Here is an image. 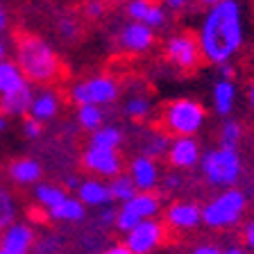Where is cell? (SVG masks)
<instances>
[{
    "instance_id": "45",
    "label": "cell",
    "mask_w": 254,
    "mask_h": 254,
    "mask_svg": "<svg viewBox=\"0 0 254 254\" xmlns=\"http://www.w3.org/2000/svg\"><path fill=\"white\" fill-rule=\"evenodd\" d=\"M7 127H9V118H7L5 114H2V111H0V134L5 132Z\"/></svg>"
},
{
    "instance_id": "41",
    "label": "cell",
    "mask_w": 254,
    "mask_h": 254,
    "mask_svg": "<svg viewBox=\"0 0 254 254\" xmlns=\"http://www.w3.org/2000/svg\"><path fill=\"white\" fill-rule=\"evenodd\" d=\"M107 252H109V254H129V250H127L125 243H114V245H109V248H107Z\"/></svg>"
},
{
    "instance_id": "13",
    "label": "cell",
    "mask_w": 254,
    "mask_h": 254,
    "mask_svg": "<svg viewBox=\"0 0 254 254\" xmlns=\"http://www.w3.org/2000/svg\"><path fill=\"white\" fill-rule=\"evenodd\" d=\"M168 164L177 170H190L200 164L202 148L195 141V136H173L168 145Z\"/></svg>"
},
{
    "instance_id": "31",
    "label": "cell",
    "mask_w": 254,
    "mask_h": 254,
    "mask_svg": "<svg viewBox=\"0 0 254 254\" xmlns=\"http://www.w3.org/2000/svg\"><path fill=\"white\" fill-rule=\"evenodd\" d=\"M57 32L64 41H75L79 37V23L75 16H62L57 21Z\"/></svg>"
},
{
    "instance_id": "37",
    "label": "cell",
    "mask_w": 254,
    "mask_h": 254,
    "mask_svg": "<svg viewBox=\"0 0 254 254\" xmlns=\"http://www.w3.org/2000/svg\"><path fill=\"white\" fill-rule=\"evenodd\" d=\"M159 2L173 14H182V11H186L190 7V0H159Z\"/></svg>"
},
{
    "instance_id": "27",
    "label": "cell",
    "mask_w": 254,
    "mask_h": 254,
    "mask_svg": "<svg viewBox=\"0 0 254 254\" xmlns=\"http://www.w3.org/2000/svg\"><path fill=\"white\" fill-rule=\"evenodd\" d=\"M66 195H68V193H66L64 186L46 184V182H37V186H34V200H37L39 206H43L46 211L48 209H53L55 204H59Z\"/></svg>"
},
{
    "instance_id": "7",
    "label": "cell",
    "mask_w": 254,
    "mask_h": 254,
    "mask_svg": "<svg viewBox=\"0 0 254 254\" xmlns=\"http://www.w3.org/2000/svg\"><path fill=\"white\" fill-rule=\"evenodd\" d=\"M164 59L180 73H193L202 64L197 37L190 32H175L164 41Z\"/></svg>"
},
{
    "instance_id": "26",
    "label": "cell",
    "mask_w": 254,
    "mask_h": 254,
    "mask_svg": "<svg viewBox=\"0 0 254 254\" xmlns=\"http://www.w3.org/2000/svg\"><path fill=\"white\" fill-rule=\"evenodd\" d=\"M107 186H109V195H111V202H118V204H123V202H127L129 197L136 193V186H134L132 177L125 173H118L114 175L109 182H107Z\"/></svg>"
},
{
    "instance_id": "3",
    "label": "cell",
    "mask_w": 254,
    "mask_h": 254,
    "mask_svg": "<svg viewBox=\"0 0 254 254\" xmlns=\"http://www.w3.org/2000/svg\"><path fill=\"white\" fill-rule=\"evenodd\" d=\"M206 123V109L193 98L168 100L159 114V127L170 136H195Z\"/></svg>"
},
{
    "instance_id": "1",
    "label": "cell",
    "mask_w": 254,
    "mask_h": 254,
    "mask_svg": "<svg viewBox=\"0 0 254 254\" xmlns=\"http://www.w3.org/2000/svg\"><path fill=\"white\" fill-rule=\"evenodd\" d=\"M202 59L213 66L234 62L245 46V16L238 0H218L206 7L197 27Z\"/></svg>"
},
{
    "instance_id": "32",
    "label": "cell",
    "mask_w": 254,
    "mask_h": 254,
    "mask_svg": "<svg viewBox=\"0 0 254 254\" xmlns=\"http://www.w3.org/2000/svg\"><path fill=\"white\" fill-rule=\"evenodd\" d=\"M154 0H125V16L129 21H143Z\"/></svg>"
},
{
    "instance_id": "12",
    "label": "cell",
    "mask_w": 254,
    "mask_h": 254,
    "mask_svg": "<svg viewBox=\"0 0 254 254\" xmlns=\"http://www.w3.org/2000/svg\"><path fill=\"white\" fill-rule=\"evenodd\" d=\"M164 222L173 232H193L202 225V206L190 200H177L166 209Z\"/></svg>"
},
{
    "instance_id": "21",
    "label": "cell",
    "mask_w": 254,
    "mask_h": 254,
    "mask_svg": "<svg viewBox=\"0 0 254 254\" xmlns=\"http://www.w3.org/2000/svg\"><path fill=\"white\" fill-rule=\"evenodd\" d=\"M48 218L53 222H82L86 218V204L77 195H66L59 204L48 209Z\"/></svg>"
},
{
    "instance_id": "23",
    "label": "cell",
    "mask_w": 254,
    "mask_h": 254,
    "mask_svg": "<svg viewBox=\"0 0 254 254\" xmlns=\"http://www.w3.org/2000/svg\"><path fill=\"white\" fill-rule=\"evenodd\" d=\"M168 145H170V134H166L164 129H148L141 138V154L161 159L168 152Z\"/></svg>"
},
{
    "instance_id": "24",
    "label": "cell",
    "mask_w": 254,
    "mask_h": 254,
    "mask_svg": "<svg viewBox=\"0 0 254 254\" xmlns=\"http://www.w3.org/2000/svg\"><path fill=\"white\" fill-rule=\"evenodd\" d=\"M123 111H125V116L129 118V121H136V123L148 121V118L152 116V111H154L152 98H150L148 93H134L132 98H127L125 100Z\"/></svg>"
},
{
    "instance_id": "28",
    "label": "cell",
    "mask_w": 254,
    "mask_h": 254,
    "mask_svg": "<svg viewBox=\"0 0 254 254\" xmlns=\"http://www.w3.org/2000/svg\"><path fill=\"white\" fill-rule=\"evenodd\" d=\"M75 118H77V125L86 132H93L105 123V111L100 105H77L75 111Z\"/></svg>"
},
{
    "instance_id": "46",
    "label": "cell",
    "mask_w": 254,
    "mask_h": 254,
    "mask_svg": "<svg viewBox=\"0 0 254 254\" xmlns=\"http://www.w3.org/2000/svg\"><path fill=\"white\" fill-rule=\"evenodd\" d=\"M7 57V46H5V41L0 39V59H5Z\"/></svg>"
},
{
    "instance_id": "8",
    "label": "cell",
    "mask_w": 254,
    "mask_h": 254,
    "mask_svg": "<svg viewBox=\"0 0 254 254\" xmlns=\"http://www.w3.org/2000/svg\"><path fill=\"white\" fill-rule=\"evenodd\" d=\"M168 238V227L166 222L157 218H143L134 225L129 232H125V241L129 254H148L159 250Z\"/></svg>"
},
{
    "instance_id": "40",
    "label": "cell",
    "mask_w": 254,
    "mask_h": 254,
    "mask_svg": "<svg viewBox=\"0 0 254 254\" xmlns=\"http://www.w3.org/2000/svg\"><path fill=\"white\" fill-rule=\"evenodd\" d=\"M216 68H218V75H220V77H229V79H234V75H236V68H234V64H232V62L218 64Z\"/></svg>"
},
{
    "instance_id": "22",
    "label": "cell",
    "mask_w": 254,
    "mask_h": 254,
    "mask_svg": "<svg viewBox=\"0 0 254 254\" xmlns=\"http://www.w3.org/2000/svg\"><path fill=\"white\" fill-rule=\"evenodd\" d=\"M123 141V129L118 125H105L102 123L98 129H93L89 136V145H95V148H109V150H121Z\"/></svg>"
},
{
    "instance_id": "18",
    "label": "cell",
    "mask_w": 254,
    "mask_h": 254,
    "mask_svg": "<svg viewBox=\"0 0 254 254\" xmlns=\"http://www.w3.org/2000/svg\"><path fill=\"white\" fill-rule=\"evenodd\" d=\"M236 98H238V89L234 84V79L229 77H220L213 84V91H211V100H213V111L218 116H229L236 107Z\"/></svg>"
},
{
    "instance_id": "14",
    "label": "cell",
    "mask_w": 254,
    "mask_h": 254,
    "mask_svg": "<svg viewBox=\"0 0 254 254\" xmlns=\"http://www.w3.org/2000/svg\"><path fill=\"white\" fill-rule=\"evenodd\" d=\"M129 177H132L136 190H154L159 186L161 173H159L157 159L148 157V154H138L129 161Z\"/></svg>"
},
{
    "instance_id": "25",
    "label": "cell",
    "mask_w": 254,
    "mask_h": 254,
    "mask_svg": "<svg viewBox=\"0 0 254 254\" xmlns=\"http://www.w3.org/2000/svg\"><path fill=\"white\" fill-rule=\"evenodd\" d=\"M23 82H27V77L23 75L21 66L11 59H0V95L7 91H14L16 86H21Z\"/></svg>"
},
{
    "instance_id": "4",
    "label": "cell",
    "mask_w": 254,
    "mask_h": 254,
    "mask_svg": "<svg viewBox=\"0 0 254 254\" xmlns=\"http://www.w3.org/2000/svg\"><path fill=\"white\" fill-rule=\"evenodd\" d=\"M245 209H248L245 193L241 189L227 186L202 206V225L209 229H216V232L232 229L243 220Z\"/></svg>"
},
{
    "instance_id": "16",
    "label": "cell",
    "mask_w": 254,
    "mask_h": 254,
    "mask_svg": "<svg viewBox=\"0 0 254 254\" xmlns=\"http://www.w3.org/2000/svg\"><path fill=\"white\" fill-rule=\"evenodd\" d=\"M62 111V98L55 89H39L34 91V98H32L30 105V116H34L41 123H50L57 118V114Z\"/></svg>"
},
{
    "instance_id": "35",
    "label": "cell",
    "mask_w": 254,
    "mask_h": 254,
    "mask_svg": "<svg viewBox=\"0 0 254 254\" xmlns=\"http://www.w3.org/2000/svg\"><path fill=\"white\" fill-rule=\"evenodd\" d=\"M95 220H98V225L100 227H111L114 225V220H116V209L109 204L105 206H98V216H95Z\"/></svg>"
},
{
    "instance_id": "44",
    "label": "cell",
    "mask_w": 254,
    "mask_h": 254,
    "mask_svg": "<svg viewBox=\"0 0 254 254\" xmlns=\"http://www.w3.org/2000/svg\"><path fill=\"white\" fill-rule=\"evenodd\" d=\"M7 30V11L5 7L0 5V32H5Z\"/></svg>"
},
{
    "instance_id": "15",
    "label": "cell",
    "mask_w": 254,
    "mask_h": 254,
    "mask_svg": "<svg viewBox=\"0 0 254 254\" xmlns=\"http://www.w3.org/2000/svg\"><path fill=\"white\" fill-rule=\"evenodd\" d=\"M32 98H34V86L27 79L21 86H16L14 91H7V93L0 95V111L7 118H23L30 111Z\"/></svg>"
},
{
    "instance_id": "36",
    "label": "cell",
    "mask_w": 254,
    "mask_h": 254,
    "mask_svg": "<svg viewBox=\"0 0 254 254\" xmlns=\"http://www.w3.org/2000/svg\"><path fill=\"white\" fill-rule=\"evenodd\" d=\"M159 184L164 186L166 193H175V190H180L184 186V180H182V175L177 173H168L164 180H159Z\"/></svg>"
},
{
    "instance_id": "42",
    "label": "cell",
    "mask_w": 254,
    "mask_h": 254,
    "mask_svg": "<svg viewBox=\"0 0 254 254\" xmlns=\"http://www.w3.org/2000/svg\"><path fill=\"white\" fill-rule=\"evenodd\" d=\"M79 182H82V180H79L77 175H68V177L64 180V186H66V189H68V190H75V189H77V186H79Z\"/></svg>"
},
{
    "instance_id": "43",
    "label": "cell",
    "mask_w": 254,
    "mask_h": 254,
    "mask_svg": "<svg viewBox=\"0 0 254 254\" xmlns=\"http://www.w3.org/2000/svg\"><path fill=\"white\" fill-rule=\"evenodd\" d=\"M248 102H250V107L254 109V77L250 79V84H248Z\"/></svg>"
},
{
    "instance_id": "48",
    "label": "cell",
    "mask_w": 254,
    "mask_h": 254,
    "mask_svg": "<svg viewBox=\"0 0 254 254\" xmlns=\"http://www.w3.org/2000/svg\"><path fill=\"white\" fill-rule=\"evenodd\" d=\"M105 2H125V0H105Z\"/></svg>"
},
{
    "instance_id": "11",
    "label": "cell",
    "mask_w": 254,
    "mask_h": 254,
    "mask_svg": "<svg viewBox=\"0 0 254 254\" xmlns=\"http://www.w3.org/2000/svg\"><path fill=\"white\" fill-rule=\"evenodd\" d=\"M37 243L34 229L27 222L11 220L0 229V254H27Z\"/></svg>"
},
{
    "instance_id": "30",
    "label": "cell",
    "mask_w": 254,
    "mask_h": 254,
    "mask_svg": "<svg viewBox=\"0 0 254 254\" xmlns=\"http://www.w3.org/2000/svg\"><path fill=\"white\" fill-rule=\"evenodd\" d=\"M11 220H16V202L14 195L5 186H0V229L7 227Z\"/></svg>"
},
{
    "instance_id": "38",
    "label": "cell",
    "mask_w": 254,
    "mask_h": 254,
    "mask_svg": "<svg viewBox=\"0 0 254 254\" xmlns=\"http://www.w3.org/2000/svg\"><path fill=\"white\" fill-rule=\"evenodd\" d=\"M195 254H220L222 252V245H216V243H200L193 248Z\"/></svg>"
},
{
    "instance_id": "47",
    "label": "cell",
    "mask_w": 254,
    "mask_h": 254,
    "mask_svg": "<svg viewBox=\"0 0 254 254\" xmlns=\"http://www.w3.org/2000/svg\"><path fill=\"white\" fill-rule=\"evenodd\" d=\"M200 5H204V7H209V5H213V2H218V0H197Z\"/></svg>"
},
{
    "instance_id": "5",
    "label": "cell",
    "mask_w": 254,
    "mask_h": 254,
    "mask_svg": "<svg viewBox=\"0 0 254 254\" xmlns=\"http://www.w3.org/2000/svg\"><path fill=\"white\" fill-rule=\"evenodd\" d=\"M200 173L211 186L227 189L236 186L243 175V159L238 154V148H225L218 145L213 150H206L200 157Z\"/></svg>"
},
{
    "instance_id": "6",
    "label": "cell",
    "mask_w": 254,
    "mask_h": 254,
    "mask_svg": "<svg viewBox=\"0 0 254 254\" xmlns=\"http://www.w3.org/2000/svg\"><path fill=\"white\" fill-rule=\"evenodd\" d=\"M121 95V84L114 75H93L89 79L75 82L70 86V102L73 105H114Z\"/></svg>"
},
{
    "instance_id": "29",
    "label": "cell",
    "mask_w": 254,
    "mask_h": 254,
    "mask_svg": "<svg viewBox=\"0 0 254 254\" xmlns=\"http://www.w3.org/2000/svg\"><path fill=\"white\" fill-rule=\"evenodd\" d=\"M241 141H243V125L234 118L225 116V123L220 125V132H218V143L225 148H238Z\"/></svg>"
},
{
    "instance_id": "10",
    "label": "cell",
    "mask_w": 254,
    "mask_h": 254,
    "mask_svg": "<svg viewBox=\"0 0 254 254\" xmlns=\"http://www.w3.org/2000/svg\"><path fill=\"white\" fill-rule=\"evenodd\" d=\"M116 41L123 53L143 55L154 46L157 37H154V30L150 25H145V23H141V21H129L121 27Z\"/></svg>"
},
{
    "instance_id": "2",
    "label": "cell",
    "mask_w": 254,
    "mask_h": 254,
    "mask_svg": "<svg viewBox=\"0 0 254 254\" xmlns=\"http://www.w3.org/2000/svg\"><path fill=\"white\" fill-rule=\"evenodd\" d=\"M16 64L32 84H50L62 75L59 55L37 34H23L16 41Z\"/></svg>"
},
{
    "instance_id": "34",
    "label": "cell",
    "mask_w": 254,
    "mask_h": 254,
    "mask_svg": "<svg viewBox=\"0 0 254 254\" xmlns=\"http://www.w3.org/2000/svg\"><path fill=\"white\" fill-rule=\"evenodd\" d=\"M84 14H86V18H91V21H100V18H105V14H107V2L105 0H86Z\"/></svg>"
},
{
    "instance_id": "20",
    "label": "cell",
    "mask_w": 254,
    "mask_h": 254,
    "mask_svg": "<svg viewBox=\"0 0 254 254\" xmlns=\"http://www.w3.org/2000/svg\"><path fill=\"white\" fill-rule=\"evenodd\" d=\"M9 173L11 182L18 186H30V184H37L41 182V175H43V168L39 164L37 159H30V157H21V159H14L7 168Z\"/></svg>"
},
{
    "instance_id": "9",
    "label": "cell",
    "mask_w": 254,
    "mask_h": 254,
    "mask_svg": "<svg viewBox=\"0 0 254 254\" xmlns=\"http://www.w3.org/2000/svg\"><path fill=\"white\" fill-rule=\"evenodd\" d=\"M123 166L125 164H123V157L118 150L89 145L82 154V168L95 177H102V180H111L114 175L123 173Z\"/></svg>"
},
{
    "instance_id": "39",
    "label": "cell",
    "mask_w": 254,
    "mask_h": 254,
    "mask_svg": "<svg viewBox=\"0 0 254 254\" xmlns=\"http://www.w3.org/2000/svg\"><path fill=\"white\" fill-rule=\"evenodd\" d=\"M243 243L248 250H254V218L243 227Z\"/></svg>"
},
{
    "instance_id": "19",
    "label": "cell",
    "mask_w": 254,
    "mask_h": 254,
    "mask_svg": "<svg viewBox=\"0 0 254 254\" xmlns=\"http://www.w3.org/2000/svg\"><path fill=\"white\" fill-rule=\"evenodd\" d=\"M125 209L134 213L138 220L143 218H157L161 211V197L154 193V190H136L127 202H123Z\"/></svg>"
},
{
    "instance_id": "17",
    "label": "cell",
    "mask_w": 254,
    "mask_h": 254,
    "mask_svg": "<svg viewBox=\"0 0 254 254\" xmlns=\"http://www.w3.org/2000/svg\"><path fill=\"white\" fill-rule=\"evenodd\" d=\"M75 195L84 202L86 206H93V209L105 206V204H111L109 186H107V182L102 180V177H95V175L93 177H89V180L79 182V186L75 189Z\"/></svg>"
},
{
    "instance_id": "33",
    "label": "cell",
    "mask_w": 254,
    "mask_h": 254,
    "mask_svg": "<svg viewBox=\"0 0 254 254\" xmlns=\"http://www.w3.org/2000/svg\"><path fill=\"white\" fill-rule=\"evenodd\" d=\"M21 132H23V136H25V138H30V141H37V138L43 134V123L37 121L34 116H30V114H27V116H23Z\"/></svg>"
}]
</instances>
